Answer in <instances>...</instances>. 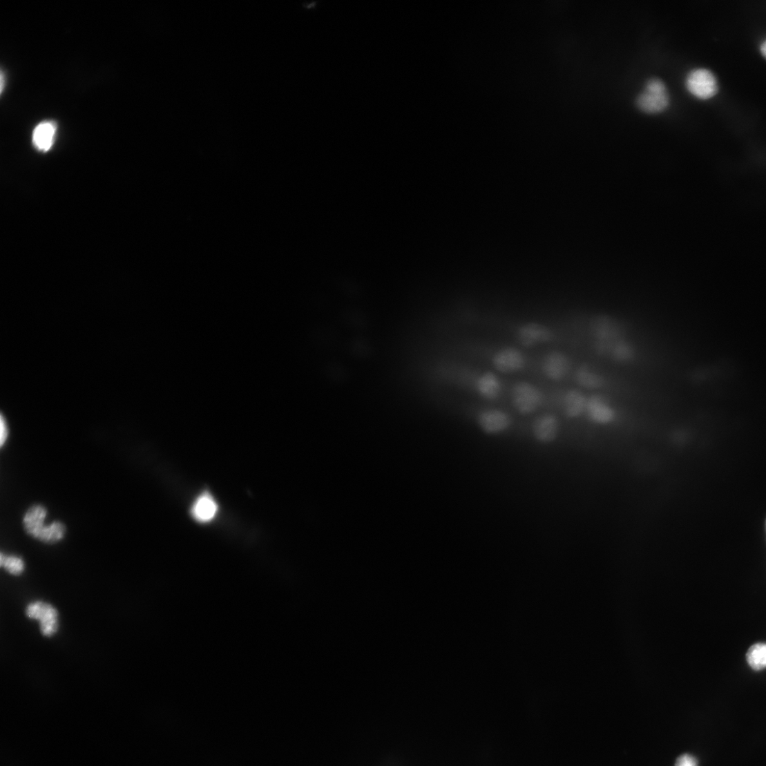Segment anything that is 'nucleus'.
<instances>
[{"label":"nucleus","mask_w":766,"mask_h":766,"mask_svg":"<svg viewBox=\"0 0 766 766\" xmlns=\"http://www.w3.org/2000/svg\"><path fill=\"white\" fill-rule=\"evenodd\" d=\"M761 56L766 60V39L760 45Z\"/></svg>","instance_id":"b1692460"},{"label":"nucleus","mask_w":766,"mask_h":766,"mask_svg":"<svg viewBox=\"0 0 766 766\" xmlns=\"http://www.w3.org/2000/svg\"><path fill=\"white\" fill-rule=\"evenodd\" d=\"M218 511L216 501L208 492H204L198 497L191 508L193 518L201 523L212 521Z\"/></svg>","instance_id":"4468645a"},{"label":"nucleus","mask_w":766,"mask_h":766,"mask_svg":"<svg viewBox=\"0 0 766 766\" xmlns=\"http://www.w3.org/2000/svg\"><path fill=\"white\" fill-rule=\"evenodd\" d=\"M66 534V526L60 521H55L45 526L37 539L46 544H56L61 541Z\"/></svg>","instance_id":"6ab92c4d"},{"label":"nucleus","mask_w":766,"mask_h":766,"mask_svg":"<svg viewBox=\"0 0 766 766\" xmlns=\"http://www.w3.org/2000/svg\"><path fill=\"white\" fill-rule=\"evenodd\" d=\"M574 379L579 386L591 390H599L605 383L602 375L596 372L595 370L585 365L581 366L577 370Z\"/></svg>","instance_id":"f3484780"},{"label":"nucleus","mask_w":766,"mask_h":766,"mask_svg":"<svg viewBox=\"0 0 766 766\" xmlns=\"http://www.w3.org/2000/svg\"><path fill=\"white\" fill-rule=\"evenodd\" d=\"M606 356L612 357L617 362L627 363L635 358V350L626 338H623L615 343Z\"/></svg>","instance_id":"a211bd4d"},{"label":"nucleus","mask_w":766,"mask_h":766,"mask_svg":"<svg viewBox=\"0 0 766 766\" xmlns=\"http://www.w3.org/2000/svg\"><path fill=\"white\" fill-rule=\"evenodd\" d=\"M676 766H698V762L694 756L684 754L677 759Z\"/></svg>","instance_id":"4be33fe9"},{"label":"nucleus","mask_w":766,"mask_h":766,"mask_svg":"<svg viewBox=\"0 0 766 766\" xmlns=\"http://www.w3.org/2000/svg\"><path fill=\"white\" fill-rule=\"evenodd\" d=\"M472 390L488 401L499 400L504 392V385L499 378L492 372H483L475 376Z\"/></svg>","instance_id":"f8f14e48"},{"label":"nucleus","mask_w":766,"mask_h":766,"mask_svg":"<svg viewBox=\"0 0 766 766\" xmlns=\"http://www.w3.org/2000/svg\"><path fill=\"white\" fill-rule=\"evenodd\" d=\"M585 414L593 423L600 426L613 423L617 417L616 410L611 403L597 394L588 398Z\"/></svg>","instance_id":"9b49d317"},{"label":"nucleus","mask_w":766,"mask_h":766,"mask_svg":"<svg viewBox=\"0 0 766 766\" xmlns=\"http://www.w3.org/2000/svg\"><path fill=\"white\" fill-rule=\"evenodd\" d=\"M47 516V510L42 506H32L24 515L23 524L24 529L29 535L37 539L43 528Z\"/></svg>","instance_id":"dca6fc26"},{"label":"nucleus","mask_w":766,"mask_h":766,"mask_svg":"<svg viewBox=\"0 0 766 766\" xmlns=\"http://www.w3.org/2000/svg\"><path fill=\"white\" fill-rule=\"evenodd\" d=\"M561 431V422L556 414L547 412L537 416L530 427L531 434L539 443L548 445L556 441Z\"/></svg>","instance_id":"0eeeda50"},{"label":"nucleus","mask_w":766,"mask_h":766,"mask_svg":"<svg viewBox=\"0 0 766 766\" xmlns=\"http://www.w3.org/2000/svg\"><path fill=\"white\" fill-rule=\"evenodd\" d=\"M510 395L513 408L523 415L533 414L543 408L546 399L545 392L539 387L526 381L513 384Z\"/></svg>","instance_id":"f257e3e1"},{"label":"nucleus","mask_w":766,"mask_h":766,"mask_svg":"<svg viewBox=\"0 0 766 766\" xmlns=\"http://www.w3.org/2000/svg\"><path fill=\"white\" fill-rule=\"evenodd\" d=\"M591 329L598 352L606 355L617 341L625 338L624 330L618 320L609 315L600 314L591 322Z\"/></svg>","instance_id":"7ed1b4c3"},{"label":"nucleus","mask_w":766,"mask_h":766,"mask_svg":"<svg viewBox=\"0 0 766 766\" xmlns=\"http://www.w3.org/2000/svg\"><path fill=\"white\" fill-rule=\"evenodd\" d=\"M0 431H1L0 432V444L3 446L8 437V428L7 421L3 414L1 415V419H0Z\"/></svg>","instance_id":"5701e85b"},{"label":"nucleus","mask_w":766,"mask_h":766,"mask_svg":"<svg viewBox=\"0 0 766 766\" xmlns=\"http://www.w3.org/2000/svg\"><path fill=\"white\" fill-rule=\"evenodd\" d=\"M493 367L500 373L515 374L523 371L528 359L519 350L506 347L495 352L491 358Z\"/></svg>","instance_id":"6e6552de"},{"label":"nucleus","mask_w":766,"mask_h":766,"mask_svg":"<svg viewBox=\"0 0 766 766\" xmlns=\"http://www.w3.org/2000/svg\"><path fill=\"white\" fill-rule=\"evenodd\" d=\"M588 398L577 389L566 392L562 398V410L566 417L577 419L586 414Z\"/></svg>","instance_id":"ddd939ff"},{"label":"nucleus","mask_w":766,"mask_h":766,"mask_svg":"<svg viewBox=\"0 0 766 766\" xmlns=\"http://www.w3.org/2000/svg\"><path fill=\"white\" fill-rule=\"evenodd\" d=\"M747 660L749 665L756 671L766 668V644L753 645L748 651Z\"/></svg>","instance_id":"aec40b11"},{"label":"nucleus","mask_w":766,"mask_h":766,"mask_svg":"<svg viewBox=\"0 0 766 766\" xmlns=\"http://www.w3.org/2000/svg\"><path fill=\"white\" fill-rule=\"evenodd\" d=\"M572 363L567 355L563 352L554 351L546 354L541 361L540 370L548 379L552 381H562L571 373Z\"/></svg>","instance_id":"9d476101"},{"label":"nucleus","mask_w":766,"mask_h":766,"mask_svg":"<svg viewBox=\"0 0 766 766\" xmlns=\"http://www.w3.org/2000/svg\"><path fill=\"white\" fill-rule=\"evenodd\" d=\"M671 98L665 83L658 77L647 81L644 90L636 99L638 108L649 115L664 112L670 105Z\"/></svg>","instance_id":"f03ea898"},{"label":"nucleus","mask_w":766,"mask_h":766,"mask_svg":"<svg viewBox=\"0 0 766 766\" xmlns=\"http://www.w3.org/2000/svg\"><path fill=\"white\" fill-rule=\"evenodd\" d=\"M57 131V125L52 122H43L38 124L32 136L35 146L41 151H48L55 143Z\"/></svg>","instance_id":"2eb2a0df"},{"label":"nucleus","mask_w":766,"mask_h":766,"mask_svg":"<svg viewBox=\"0 0 766 766\" xmlns=\"http://www.w3.org/2000/svg\"><path fill=\"white\" fill-rule=\"evenodd\" d=\"M0 565L10 574L15 576L21 575L25 569L24 562L21 558L17 556H6L3 553L0 556Z\"/></svg>","instance_id":"412c9836"},{"label":"nucleus","mask_w":766,"mask_h":766,"mask_svg":"<svg viewBox=\"0 0 766 766\" xmlns=\"http://www.w3.org/2000/svg\"><path fill=\"white\" fill-rule=\"evenodd\" d=\"M517 339L526 347H533L551 342L555 334L545 324L530 322L520 325L516 331Z\"/></svg>","instance_id":"1a4fd4ad"},{"label":"nucleus","mask_w":766,"mask_h":766,"mask_svg":"<svg viewBox=\"0 0 766 766\" xmlns=\"http://www.w3.org/2000/svg\"><path fill=\"white\" fill-rule=\"evenodd\" d=\"M26 617L39 622L41 635L46 638L55 636L59 631V613L56 607L43 601H35L26 607Z\"/></svg>","instance_id":"39448f33"},{"label":"nucleus","mask_w":766,"mask_h":766,"mask_svg":"<svg viewBox=\"0 0 766 766\" xmlns=\"http://www.w3.org/2000/svg\"><path fill=\"white\" fill-rule=\"evenodd\" d=\"M477 426L484 434L497 436L509 431L513 425L512 416L504 410L486 408L475 415Z\"/></svg>","instance_id":"423d86ee"},{"label":"nucleus","mask_w":766,"mask_h":766,"mask_svg":"<svg viewBox=\"0 0 766 766\" xmlns=\"http://www.w3.org/2000/svg\"><path fill=\"white\" fill-rule=\"evenodd\" d=\"M687 90L700 100H708L719 93L718 79L710 70L696 68L687 75L684 81Z\"/></svg>","instance_id":"20e7f679"}]
</instances>
